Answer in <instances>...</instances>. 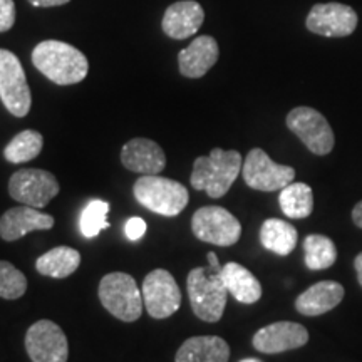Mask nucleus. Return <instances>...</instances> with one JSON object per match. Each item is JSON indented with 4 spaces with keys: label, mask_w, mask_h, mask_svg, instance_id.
<instances>
[{
    "label": "nucleus",
    "mask_w": 362,
    "mask_h": 362,
    "mask_svg": "<svg viewBox=\"0 0 362 362\" xmlns=\"http://www.w3.org/2000/svg\"><path fill=\"white\" fill-rule=\"evenodd\" d=\"M33 62L45 78L59 86L78 84L89 71L84 54L74 45L61 40H42L35 45Z\"/></svg>",
    "instance_id": "f257e3e1"
},
{
    "label": "nucleus",
    "mask_w": 362,
    "mask_h": 362,
    "mask_svg": "<svg viewBox=\"0 0 362 362\" xmlns=\"http://www.w3.org/2000/svg\"><path fill=\"white\" fill-rule=\"evenodd\" d=\"M242 166V156L238 151L214 148L208 156L194 160L189 181L198 192H206L210 198H221L232 188Z\"/></svg>",
    "instance_id": "f03ea898"
},
{
    "label": "nucleus",
    "mask_w": 362,
    "mask_h": 362,
    "mask_svg": "<svg viewBox=\"0 0 362 362\" xmlns=\"http://www.w3.org/2000/svg\"><path fill=\"white\" fill-rule=\"evenodd\" d=\"M187 288L194 315L205 322H218L228 297L221 269L211 265L193 269L188 274Z\"/></svg>",
    "instance_id": "7ed1b4c3"
},
{
    "label": "nucleus",
    "mask_w": 362,
    "mask_h": 362,
    "mask_svg": "<svg viewBox=\"0 0 362 362\" xmlns=\"http://www.w3.org/2000/svg\"><path fill=\"white\" fill-rule=\"evenodd\" d=\"M133 193L139 205L161 216L180 215L189 202L188 189L183 185L160 175H141L134 183Z\"/></svg>",
    "instance_id": "20e7f679"
},
{
    "label": "nucleus",
    "mask_w": 362,
    "mask_h": 362,
    "mask_svg": "<svg viewBox=\"0 0 362 362\" xmlns=\"http://www.w3.org/2000/svg\"><path fill=\"white\" fill-rule=\"evenodd\" d=\"M99 300L104 309L123 322H134L141 317V291L136 280L124 272L104 275L99 284Z\"/></svg>",
    "instance_id": "39448f33"
},
{
    "label": "nucleus",
    "mask_w": 362,
    "mask_h": 362,
    "mask_svg": "<svg viewBox=\"0 0 362 362\" xmlns=\"http://www.w3.org/2000/svg\"><path fill=\"white\" fill-rule=\"evenodd\" d=\"M0 99L8 112L17 117L29 115L33 96L24 67L16 54L0 49Z\"/></svg>",
    "instance_id": "423d86ee"
},
{
    "label": "nucleus",
    "mask_w": 362,
    "mask_h": 362,
    "mask_svg": "<svg viewBox=\"0 0 362 362\" xmlns=\"http://www.w3.org/2000/svg\"><path fill=\"white\" fill-rule=\"evenodd\" d=\"M287 126L314 155L325 156L334 149V131L324 115L314 107L300 106L288 112Z\"/></svg>",
    "instance_id": "0eeeda50"
},
{
    "label": "nucleus",
    "mask_w": 362,
    "mask_h": 362,
    "mask_svg": "<svg viewBox=\"0 0 362 362\" xmlns=\"http://www.w3.org/2000/svg\"><path fill=\"white\" fill-rule=\"evenodd\" d=\"M242 173L248 187L265 193L284 189L296 178V170L292 166L272 161L270 156L260 148H253L248 153L242 166Z\"/></svg>",
    "instance_id": "6e6552de"
},
{
    "label": "nucleus",
    "mask_w": 362,
    "mask_h": 362,
    "mask_svg": "<svg viewBox=\"0 0 362 362\" xmlns=\"http://www.w3.org/2000/svg\"><path fill=\"white\" fill-rule=\"evenodd\" d=\"M194 237L218 247H232L240 240L242 225L221 206H203L192 218Z\"/></svg>",
    "instance_id": "1a4fd4ad"
},
{
    "label": "nucleus",
    "mask_w": 362,
    "mask_h": 362,
    "mask_svg": "<svg viewBox=\"0 0 362 362\" xmlns=\"http://www.w3.org/2000/svg\"><path fill=\"white\" fill-rule=\"evenodd\" d=\"M8 193L16 202L33 208H44L57 197L59 183L49 171L25 168L12 175L8 181Z\"/></svg>",
    "instance_id": "9d476101"
},
{
    "label": "nucleus",
    "mask_w": 362,
    "mask_h": 362,
    "mask_svg": "<svg viewBox=\"0 0 362 362\" xmlns=\"http://www.w3.org/2000/svg\"><path fill=\"white\" fill-rule=\"evenodd\" d=\"M143 302L153 319H166L180 309V287L168 270L149 272L143 282Z\"/></svg>",
    "instance_id": "9b49d317"
},
{
    "label": "nucleus",
    "mask_w": 362,
    "mask_h": 362,
    "mask_svg": "<svg viewBox=\"0 0 362 362\" xmlns=\"http://www.w3.org/2000/svg\"><path fill=\"white\" fill-rule=\"evenodd\" d=\"M25 349L33 362H67L69 344L52 320H39L25 334Z\"/></svg>",
    "instance_id": "f8f14e48"
},
{
    "label": "nucleus",
    "mask_w": 362,
    "mask_h": 362,
    "mask_svg": "<svg viewBox=\"0 0 362 362\" xmlns=\"http://www.w3.org/2000/svg\"><path fill=\"white\" fill-rule=\"evenodd\" d=\"M357 13L352 7L339 2L317 4L310 8L305 25L310 33L324 37H346L357 27Z\"/></svg>",
    "instance_id": "ddd939ff"
},
{
    "label": "nucleus",
    "mask_w": 362,
    "mask_h": 362,
    "mask_svg": "<svg viewBox=\"0 0 362 362\" xmlns=\"http://www.w3.org/2000/svg\"><path fill=\"white\" fill-rule=\"evenodd\" d=\"M252 342L253 347L264 354H280L305 346L309 342V332L302 324L282 320L262 327Z\"/></svg>",
    "instance_id": "4468645a"
},
{
    "label": "nucleus",
    "mask_w": 362,
    "mask_h": 362,
    "mask_svg": "<svg viewBox=\"0 0 362 362\" xmlns=\"http://www.w3.org/2000/svg\"><path fill=\"white\" fill-rule=\"evenodd\" d=\"M124 168L143 176L160 175L166 166V156L161 146L148 138H134L121 149Z\"/></svg>",
    "instance_id": "2eb2a0df"
},
{
    "label": "nucleus",
    "mask_w": 362,
    "mask_h": 362,
    "mask_svg": "<svg viewBox=\"0 0 362 362\" xmlns=\"http://www.w3.org/2000/svg\"><path fill=\"white\" fill-rule=\"evenodd\" d=\"M54 226L51 215L40 214L33 206H16L7 210L0 218V237L6 242H16L35 230H49Z\"/></svg>",
    "instance_id": "dca6fc26"
},
{
    "label": "nucleus",
    "mask_w": 362,
    "mask_h": 362,
    "mask_svg": "<svg viewBox=\"0 0 362 362\" xmlns=\"http://www.w3.org/2000/svg\"><path fill=\"white\" fill-rule=\"evenodd\" d=\"M218 54L216 40L210 35H200L178 54L180 72L189 79L202 78L218 61Z\"/></svg>",
    "instance_id": "f3484780"
},
{
    "label": "nucleus",
    "mask_w": 362,
    "mask_h": 362,
    "mask_svg": "<svg viewBox=\"0 0 362 362\" xmlns=\"http://www.w3.org/2000/svg\"><path fill=\"white\" fill-rule=\"evenodd\" d=\"M205 12L203 7L194 0H181L166 8L163 16V30L171 39H187L198 33Z\"/></svg>",
    "instance_id": "a211bd4d"
},
{
    "label": "nucleus",
    "mask_w": 362,
    "mask_h": 362,
    "mask_svg": "<svg viewBox=\"0 0 362 362\" xmlns=\"http://www.w3.org/2000/svg\"><path fill=\"white\" fill-rule=\"evenodd\" d=\"M344 298V287L334 280H322L302 292L296 300V309L298 314L307 317H315L327 314L337 307Z\"/></svg>",
    "instance_id": "6ab92c4d"
},
{
    "label": "nucleus",
    "mask_w": 362,
    "mask_h": 362,
    "mask_svg": "<svg viewBox=\"0 0 362 362\" xmlns=\"http://www.w3.org/2000/svg\"><path fill=\"white\" fill-rule=\"evenodd\" d=\"M230 347L218 336L189 337L181 344L175 362H228Z\"/></svg>",
    "instance_id": "aec40b11"
},
{
    "label": "nucleus",
    "mask_w": 362,
    "mask_h": 362,
    "mask_svg": "<svg viewBox=\"0 0 362 362\" xmlns=\"http://www.w3.org/2000/svg\"><path fill=\"white\" fill-rule=\"evenodd\" d=\"M221 279L228 293L242 304H255L262 297V285L250 270L237 262H228L221 267Z\"/></svg>",
    "instance_id": "412c9836"
},
{
    "label": "nucleus",
    "mask_w": 362,
    "mask_h": 362,
    "mask_svg": "<svg viewBox=\"0 0 362 362\" xmlns=\"http://www.w3.org/2000/svg\"><path fill=\"white\" fill-rule=\"evenodd\" d=\"M297 230L288 221L280 218H269L264 221L260 228V242L267 250L277 253L280 257H287L297 245Z\"/></svg>",
    "instance_id": "4be33fe9"
},
{
    "label": "nucleus",
    "mask_w": 362,
    "mask_h": 362,
    "mask_svg": "<svg viewBox=\"0 0 362 362\" xmlns=\"http://www.w3.org/2000/svg\"><path fill=\"white\" fill-rule=\"evenodd\" d=\"M81 253L71 247H56L35 262V269L40 275L52 279H66L78 270Z\"/></svg>",
    "instance_id": "5701e85b"
},
{
    "label": "nucleus",
    "mask_w": 362,
    "mask_h": 362,
    "mask_svg": "<svg viewBox=\"0 0 362 362\" xmlns=\"http://www.w3.org/2000/svg\"><path fill=\"white\" fill-rule=\"evenodd\" d=\"M280 208L284 215L293 220L307 218L314 210V193L305 183H292L280 189Z\"/></svg>",
    "instance_id": "b1692460"
},
{
    "label": "nucleus",
    "mask_w": 362,
    "mask_h": 362,
    "mask_svg": "<svg viewBox=\"0 0 362 362\" xmlns=\"http://www.w3.org/2000/svg\"><path fill=\"white\" fill-rule=\"evenodd\" d=\"M42 134L37 133V131L25 129L17 136H13L12 141L4 149V156H6L8 163L19 165V163L33 161L34 158H37L40 151H42Z\"/></svg>",
    "instance_id": "393cba45"
},
{
    "label": "nucleus",
    "mask_w": 362,
    "mask_h": 362,
    "mask_svg": "<svg viewBox=\"0 0 362 362\" xmlns=\"http://www.w3.org/2000/svg\"><path fill=\"white\" fill-rule=\"evenodd\" d=\"M305 265L309 270H325L337 260V248L325 235H309L304 240Z\"/></svg>",
    "instance_id": "a878e982"
},
{
    "label": "nucleus",
    "mask_w": 362,
    "mask_h": 362,
    "mask_svg": "<svg viewBox=\"0 0 362 362\" xmlns=\"http://www.w3.org/2000/svg\"><path fill=\"white\" fill-rule=\"evenodd\" d=\"M107 214H110V203L103 200L89 202L79 218L81 233H83L86 238H94L98 237L103 230L110 228Z\"/></svg>",
    "instance_id": "bb28decb"
},
{
    "label": "nucleus",
    "mask_w": 362,
    "mask_h": 362,
    "mask_svg": "<svg viewBox=\"0 0 362 362\" xmlns=\"http://www.w3.org/2000/svg\"><path fill=\"white\" fill-rule=\"evenodd\" d=\"M27 291V279L11 262L0 260V297L7 300L21 298Z\"/></svg>",
    "instance_id": "cd10ccee"
},
{
    "label": "nucleus",
    "mask_w": 362,
    "mask_h": 362,
    "mask_svg": "<svg viewBox=\"0 0 362 362\" xmlns=\"http://www.w3.org/2000/svg\"><path fill=\"white\" fill-rule=\"evenodd\" d=\"M16 24V4L13 0H0V33L11 30Z\"/></svg>",
    "instance_id": "c85d7f7f"
},
{
    "label": "nucleus",
    "mask_w": 362,
    "mask_h": 362,
    "mask_svg": "<svg viewBox=\"0 0 362 362\" xmlns=\"http://www.w3.org/2000/svg\"><path fill=\"white\" fill-rule=\"evenodd\" d=\"M124 232L126 237H128L131 242H138V240H141L144 237V233H146V221L139 218V216H133V218L126 221Z\"/></svg>",
    "instance_id": "c756f323"
},
{
    "label": "nucleus",
    "mask_w": 362,
    "mask_h": 362,
    "mask_svg": "<svg viewBox=\"0 0 362 362\" xmlns=\"http://www.w3.org/2000/svg\"><path fill=\"white\" fill-rule=\"evenodd\" d=\"M35 7H57L64 6V4L71 2V0H29Z\"/></svg>",
    "instance_id": "7c9ffc66"
},
{
    "label": "nucleus",
    "mask_w": 362,
    "mask_h": 362,
    "mask_svg": "<svg viewBox=\"0 0 362 362\" xmlns=\"http://www.w3.org/2000/svg\"><path fill=\"white\" fill-rule=\"evenodd\" d=\"M352 221H354L356 226L362 228V202L357 203V205L354 206V210H352Z\"/></svg>",
    "instance_id": "2f4dec72"
},
{
    "label": "nucleus",
    "mask_w": 362,
    "mask_h": 362,
    "mask_svg": "<svg viewBox=\"0 0 362 362\" xmlns=\"http://www.w3.org/2000/svg\"><path fill=\"white\" fill-rule=\"evenodd\" d=\"M354 269H356V274H357V282H359L361 287H362V252L356 257Z\"/></svg>",
    "instance_id": "473e14b6"
},
{
    "label": "nucleus",
    "mask_w": 362,
    "mask_h": 362,
    "mask_svg": "<svg viewBox=\"0 0 362 362\" xmlns=\"http://www.w3.org/2000/svg\"><path fill=\"white\" fill-rule=\"evenodd\" d=\"M206 259H208V265L215 267V269H221V265H220V262H218V257H216L215 252H208Z\"/></svg>",
    "instance_id": "72a5a7b5"
},
{
    "label": "nucleus",
    "mask_w": 362,
    "mask_h": 362,
    "mask_svg": "<svg viewBox=\"0 0 362 362\" xmlns=\"http://www.w3.org/2000/svg\"><path fill=\"white\" fill-rule=\"evenodd\" d=\"M240 362H262L260 359H255V357H248V359H243V361H240Z\"/></svg>",
    "instance_id": "f704fd0d"
}]
</instances>
